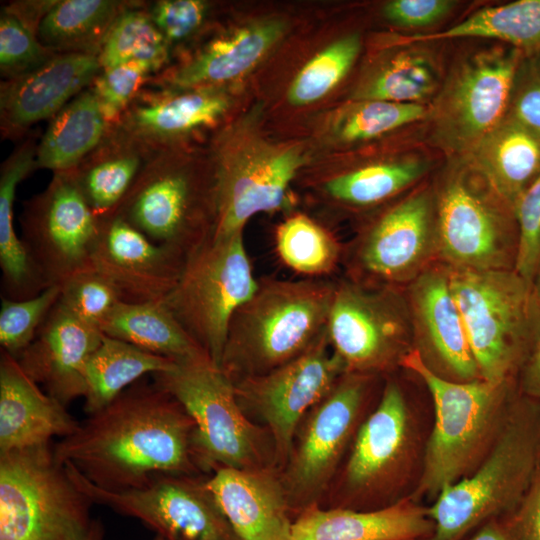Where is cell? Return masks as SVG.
<instances>
[{
	"label": "cell",
	"instance_id": "3",
	"mask_svg": "<svg viewBox=\"0 0 540 540\" xmlns=\"http://www.w3.org/2000/svg\"><path fill=\"white\" fill-rule=\"evenodd\" d=\"M540 468V410L533 402L513 407L478 468L442 490L427 514V540H463L486 522L510 515Z\"/></svg>",
	"mask_w": 540,
	"mask_h": 540
},
{
	"label": "cell",
	"instance_id": "25",
	"mask_svg": "<svg viewBox=\"0 0 540 540\" xmlns=\"http://www.w3.org/2000/svg\"><path fill=\"white\" fill-rule=\"evenodd\" d=\"M410 414L399 385L388 381L375 410L360 425L344 471L352 495H369L391 484L410 445Z\"/></svg>",
	"mask_w": 540,
	"mask_h": 540
},
{
	"label": "cell",
	"instance_id": "32",
	"mask_svg": "<svg viewBox=\"0 0 540 540\" xmlns=\"http://www.w3.org/2000/svg\"><path fill=\"white\" fill-rule=\"evenodd\" d=\"M109 128L101 106L88 87L52 119L37 144L36 168L70 172L101 143Z\"/></svg>",
	"mask_w": 540,
	"mask_h": 540
},
{
	"label": "cell",
	"instance_id": "38",
	"mask_svg": "<svg viewBox=\"0 0 540 540\" xmlns=\"http://www.w3.org/2000/svg\"><path fill=\"white\" fill-rule=\"evenodd\" d=\"M275 247L287 267L307 278H328L342 262L343 247L337 239L302 213L278 225Z\"/></svg>",
	"mask_w": 540,
	"mask_h": 540
},
{
	"label": "cell",
	"instance_id": "7",
	"mask_svg": "<svg viewBox=\"0 0 540 540\" xmlns=\"http://www.w3.org/2000/svg\"><path fill=\"white\" fill-rule=\"evenodd\" d=\"M195 424L194 446L204 471L220 467H268L262 430L241 408L233 382L208 356L176 361L175 366L152 375Z\"/></svg>",
	"mask_w": 540,
	"mask_h": 540
},
{
	"label": "cell",
	"instance_id": "43",
	"mask_svg": "<svg viewBox=\"0 0 540 540\" xmlns=\"http://www.w3.org/2000/svg\"><path fill=\"white\" fill-rule=\"evenodd\" d=\"M60 286L52 285L24 300L1 298L0 344L17 358L33 341L38 330L58 302Z\"/></svg>",
	"mask_w": 540,
	"mask_h": 540
},
{
	"label": "cell",
	"instance_id": "17",
	"mask_svg": "<svg viewBox=\"0 0 540 540\" xmlns=\"http://www.w3.org/2000/svg\"><path fill=\"white\" fill-rule=\"evenodd\" d=\"M437 255L447 267L469 270L514 269L518 248L516 219L463 178H453L436 204Z\"/></svg>",
	"mask_w": 540,
	"mask_h": 540
},
{
	"label": "cell",
	"instance_id": "29",
	"mask_svg": "<svg viewBox=\"0 0 540 540\" xmlns=\"http://www.w3.org/2000/svg\"><path fill=\"white\" fill-rule=\"evenodd\" d=\"M155 153L112 125L101 143L70 172L93 212L104 219L116 213Z\"/></svg>",
	"mask_w": 540,
	"mask_h": 540
},
{
	"label": "cell",
	"instance_id": "16",
	"mask_svg": "<svg viewBox=\"0 0 540 540\" xmlns=\"http://www.w3.org/2000/svg\"><path fill=\"white\" fill-rule=\"evenodd\" d=\"M434 254L436 207L426 192H419L389 209L343 249L342 262L350 280L396 287L413 281Z\"/></svg>",
	"mask_w": 540,
	"mask_h": 540
},
{
	"label": "cell",
	"instance_id": "9",
	"mask_svg": "<svg viewBox=\"0 0 540 540\" xmlns=\"http://www.w3.org/2000/svg\"><path fill=\"white\" fill-rule=\"evenodd\" d=\"M211 158L216 204L213 236L243 232L252 216L284 207L290 184L306 162L300 145L274 144L239 125L217 138Z\"/></svg>",
	"mask_w": 540,
	"mask_h": 540
},
{
	"label": "cell",
	"instance_id": "49",
	"mask_svg": "<svg viewBox=\"0 0 540 540\" xmlns=\"http://www.w3.org/2000/svg\"><path fill=\"white\" fill-rule=\"evenodd\" d=\"M523 76L509 119L540 138V56L533 59Z\"/></svg>",
	"mask_w": 540,
	"mask_h": 540
},
{
	"label": "cell",
	"instance_id": "20",
	"mask_svg": "<svg viewBox=\"0 0 540 540\" xmlns=\"http://www.w3.org/2000/svg\"><path fill=\"white\" fill-rule=\"evenodd\" d=\"M407 302L413 337L425 363L453 381L481 379L460 311L453 297L448 270L426 268L410 282Z\"/></svg>",
	"mask_w": 540,
	"mask_h": 540
},
{
	"label": "cell",
	"instance_id": "30",
	"mask_svg": "<svg viewBox=\"0 0 540 540\" xmlns=\"http://www.w3.org/2000/svg\"><path fill=\"white\" fill-rule=\"evenodd\" d=\"M37 144L22 142L3 162L0 171V267L3 297L24 300L47 287L15 231L13 207L16 188L36 168Z\"/></svg>",
	"mask_w": 540,
	"mask_h": 540
},
{
	"label": "cell",
	"instance_id": "6",
	"mask_svg": "<svg viewBox=\"0 0 540 540\" xmlns=\"http://www.w3.org/2000/svg\"><path fill=\"white\" fill-rule=\"evenodd\" d=\"M92 504L50 444L0 454V540H81Z\"/></svg>",
	"mask_w": 540,
	"mask_h": 540
},
{
	"label": "cell",
	"instance_id": "2",
	"mask_svg": "<svg viewBox=\"0 0 540 540\" xmlns=\"http://www.w3.org/2000/svg\"><path fill=\"white\" fill-rule=\"evenodd\" d=\"M335 286L329 278L258 279L229 324L220 368L233 384L309 350L326 333Z\"/></svg>",
	"mask_w": 540,
	"mask_h": 540
},
{
	"label": "cell",
	"instance_id": "50",
	"mask_svg": "<svg viewBox=\"0 0 540 540\" xmlns=\"http://www.w3.org/2000/svg\"><path fill=\"white\" fill-rule=\"evenodd\" d=\"M449 0H393L383 9L391 23L402 27H422L443 18L453 7Z\"/></svg>",
	"mask_w": 540,
	"mask_h": 540
},
{
	"label": "cell",
	"instance_id": "18",
	"mask_svg": "<svg viewBox=\"0 0 540 540\" xmlns=\"http://www.w3.org/2000/svg\"><path fill=\"white\" fill-rule=\"evenodd\" d=\"M518 68L517 50H492L457 70L436 113L437 132L449 148L474 151L502 123Z\"/></svg>",
	"mask_w": 540,
	"mask_h": 540
},
{
	"label": "cell",
	"instance_id": "51",
	"mask_svg": "<svg viewBox=\"0 0 540 540\" xmlns=\"http://www.w3.org/2000/svg\"><path fill=\"white\" fill-rule=\"evenodd\" d=\"M507 520L514 540H540V468L528 492Z\"/></svg>",
	"mask_w": 540,
	"mask_h": 540
},
{
	"label": "cell",
	"instance_id": "47",
	"mask_svg": "<svg viewBox=\"0 0 540 540\" xmlns=\"http://www.w3.org/2000/svg\"><path fill=\"white\" fill-rule=\"evenodd\" d=\"M518 248L514 270L532 283L540 268V173L514 207Z\"/></svg>",
	"mask_w": 540,
	"mask_h": 540
},
{
	"label": "cell",
	"instance_id": "26",
	"mask_svg": "<svg viewBox=\"0 0 540 540\" xmlns=\"http://www.w3.org/2000/svg\"><path fill=\"white\" fill-rule=\"evenodd\" d=\"M206 486L241 540H292L291 509L281 476L271 466L220 467Z\"/></svg>",
	"mask_w": 540,
	"mask_h": 540
},
{
	"label": "cell",
	"instance_id": "19",
	"mask_svg": "<svg viewBox=\"0 0 540 540\" xmlns=\"http://www.w3.org/2000/svg\"><path fill=\"white\" fill-rule=\"evenodd\" d=\"M92 268L128 303L165 300L181 274L185 256L157 244L118 215L100 219Z\"/></svg>",
	"mask_w": 540,
	"mask_h": 540
},
{
	"label": "cell",
	"instance_id": "21",
	"mask_svg": "<svg viewBox=\"0 0 540 540\" xmlns=\"http://www.w3.org/2000/svg\"><path fill=\"white\" fill-rule=\"evenodd\" d=\"M230 106L224 87L170 89L148 83L115 125L152 151L162 152L174 150L194 132L214 127Z\"/></svg>",
	"mask_w": 540,
	"mask_h": 540
},
{
	"label": "cell",
	"instance_id": "10",
	"mask_svg": "<svg viewBox=\"0 0 540 540\" xmlns=\"http://www.w3.org/2000/svg\"><path fill=\"white\" fill-rule=\"evenodd\" d=\"M173 156V150L155 153L114 215L186 257L214 234V167L198 177Z\"/></svg>",
	"mask_w": 540,
	"mask_h": 540
},
{
	"label": "cell",
	"instance_id": "8",
	"mask_svg": "<svg viewBox=\"0 0 540 540\" xmlns=\"http://www.w3.org/2000/svg\"><path fill=\"white\" fill-rule=\"evenodd\" d=\"M243 232L212 236L189 253L164 303L220 367L235 311L257 288Z\"/></svg>",
	"mask_w": 540,
	"mask_h": 540
},
{
	"label": "cell",
	"instance_id": "13",
	"mask_svg": "<svg viewBox=\"0 0 540 540\" xmlns=\"http://www.w3.org/2000/svg\"><path fill=\"white\" fill-rule=\"evenodd\" d=\"M63 465L93 503L139 519L166 540H241L206 479L198 475H161L142 488L109 491L91 483L70 463Z\"/></svg>",
	"mask_w": 540,
	"mask_h": 540
},
{
	"label": "cell",
	"instance_id": "35",
	"mask_svg": "<svg viewBox=\"0 0 540 540\" xmlns=\"http://www.w3.org/2000/svg\"><path fill=\"white\" fill-rule=\"evenodd\" d=\"M128 4L115 0H57L36 36L54 53L98 55L113 22Z\"/></svg>",
	"mask_w": 540,
	"mask_h": 540
},
{
	"label": "cell",
	"instance_id": "48",
	"mask_svg": "<svg viewBox=\"0 0 540 540\" xmlns=\"http://www.w3.org/2000/svg\"><path fill=\"white\" fill-rule=\"evenodd\" d=\"M146 10L172 49L174 44L199 30L205 21L208 4L202 0H159Z\"/></svg>",
	"mask_w": 540,
	"mask_h": 540
},
{
	"label": "cell",
	"instance_id": "45",
	"mask_svg": "<svg viewBox=\"0 0 540 540\" xmlns=\"http://www.w3.org/2000/svg\"><path fill=\"white\" fill-rule=\"evenodd\" d=\"M55 54L38 40L36 33L2 6L0 13V71L6 79L27 73Z\"/></svg>",
	"mask_w": 540,
	"mask_h": 540
},
{
	"label": "cell",
	"instance_id": "46",
	"mask_svg": "<svg viewBox=\"0 0 540 540\" xmlns=\"http://www.w3.org/2000/svg\"><path fill=\"white\" fill-rule=\"evenodd\" d=\"M58 302L83 321L97 325L121 301L113 285L91 268L60 286Z\"/></svg>",
	"mask_w": 540,
	"mask_h": 540
},
{
	"label": "cell",
	"instance_id": "23",
	"mask_svg": "<svg viewBox=\"0 0 540 540\" xmlns=\"http://www.w3.org/2000/svg\"><path fill=\"white\" fill-rule=\"evenodd\" d=\"M103 336L97 325L81 320L57 302L33 341L15 359L32 381L66 407L84 397L85 365Z\"/></svg>",
	"mask_w": 540,
	"mask_h": 540
},
{
	"label": "cell",
	"instance_id": "4",
	"mask_svg": "<svg viewBox=\"0 0 540 540\" xmlns=\"http://www.w3.org/2000/svg\"><path fill=\"white\" fill-rule=\"evenodd\" d=\"M447 270L480 378L508 384L540 329L533 284L514 269Z\"/></svg>",
	"mask_w": 540,
	"mask_h": 540
},
{
	"label": "cell",
	"instance_id": "57",
	"mask_svg": "<svg viewBox=\"0 0 540 540\" xmlns=\"http://www.w3.org/2000/svg\"><path fill=\"white\" fill-rule=\"evenodd\" d=\"M153 540H166V539H164L163 537H161L159 535H156Z\"/></svg>",
	"mask_w": 540,
	"mask_h": 540
},
{
	"label": "cell",
	"instance_id": "28",
	"mask_svg": "<svg viewBox=\"0 0 540 540\" xmlns=\"http://www.w3.org/2000/svg\"><path fill=\"white\" fill-rule=\"evenodd\" d=\"M433 529L427 508L412 497L372 510L316 504L296 515L292 540H427Z\"/></svg>",
	"mask_w": 540,
	"mask_h": 540
},
{
	"label": "cell",
	"instance_id": "15",
	"mask_svg": "<svg viewBox=\"0 0 540 540\" xmlns=\"http://www.w3.org/2000/svg\"><path fill=\"white\" fill-rule=\"evenodd\" d=\"M345 373V366L331 348L326 331L296 359L234 384L243 411L254 413L266 424L275 466L284 468L302 419Z\"/></svg>",
	"mask_w": 540,
	"mask_h": 540
},
{
	"label": "cell",
	"instance_id": "54",
	"mask_svg": "<svg viewBox=\"0 0 540 540\" xmlns=\"http://www.w3.org/2000/svg\"><path fill=\"white\" fill-rule=\"evenodd\" d=\"M468 540H514V538L505 516L486 522Z\"/></svg>",
	"mask_w": 540,
	"mask_h": 540
},
{
	"label": "cell",
	"instance_id": "11",
	"mask_svg": "<svg viewBox=\"0 0 540 540\" xmlns=\"http://www.w3.org/2000/svg\"><path fill=\"white\" fill-rule=\"evenodd\" d=\"M326 331L348 373L372 375L390 369L412 349L409 305L392 286L336 280Z\"/></svg>",
	"mask_w": 540,
	"mask_h": 540
},
{
	"label": "cell",
	"instance_id": "44",
	"mask_svg": "<svg viewBox=\"0 0 540 540\" xmlns=\"http://www.w3.org/2000/svg\"><path fill=\"white\" fill-rule=\"evenodd\" d=\"M157 73V67L141 61L101 69L89 88L96 96L109 126L119 121L141 89Z\"/></svg>",
	"mask_w": 540,
	"mask_h": 540
},
{
	"label": "cell",
	"instance_id": "22",
	"mask_svg": "<svg viewBox=\"0 0 540 540\" xmlns=\"http://www.w3.org/2000/svg\"><path fill=\"white\" fill-rule=\"evenodd\" d=\"M100 71L95 54L57 53L39 67L2 81L1 134L18 138L33 124L52 119L88 88Z\"/></svg>",
	"mask_w": 540,
	"mask_h": 540
},
{
	"label": "cell",
	"instance_id": "31",
	"mask_svg": "<svg viewBox=\"0 0 540 540\" xmlns=\"http://www.w3.org/2000/svg\"><path fill=\"white\" fill-rule=\"evenodd\" d=\"M473 152L479 172L514 212L518 199L540 173V138L507 119Z\"/></svg>",
	"mask_w": 540,
	"mask_h": 540
},
{
	"label": "cell",
	"instance_id": "33",
	"mask_svg": "<svg viewBox=\"0 0 540 540\" xmlns=\"http://www.w3.org/2000/svg\"><path fill=\"white\" fill-rule=\"evenodd\" d=\"M99 328L106 336L174 361L208 356L181 326L164 300L120 301L100 322Z\"/></svg>",
	"mask_w": 540,
	"mask_h": 540
},
{
	"label": "cell",
	"instance_id": "53",
	"mask_svg": "<svg viewBox=\"0 0 540 540\" xmlns=\"http://www.w3.org/2000/svg\"><path fill=\"white\" fill-rule=\"evenodd\" d=\"M55 3L54 0L17 1L5 7L36 33L40 22Z\"/></svg>",
	"mask_w": 540,
	"mask_h": 540
},
{
	"label": "cell",
	"instance_id": "40",
	"mask_svg": "<svg viewBox=\"0 0 540 540\" xmlns=\"http://www.w3.org/2000/svg\"><path fill=\"white\" fill-rule=\"evenodd\" d=\"M436 87L437 76L431 62L421 54L403 53L361 85L355 98L359 101L419 104Z\"/></svg>",
	"mask_w": 540,
	"mask_h": 540
},
{
	"label": "cell",
	"instance_id": "39",
	"mask_svg": "<svg viewBox=\"0 0 540 540\" xmlns=\"http://www.w3.org/2000/svg\"><path fill=\"white\" fill-rule=\"evenodd\" d=\"M417 161H398L367 165L326 179L323 193L344 205H376L410 186L424 173Z\"/></svg>",
	"mask_w": 540,
	"mask_h": 540
},
{
	"label": "cell",
	"instance_id": "12",
	"mask_svg": "<svg viewBox=\"0 0 540 540\" xmlns=\"http://www.w3.org/2000/svg\"><path fill=\"white\" fill-rule=\"evenodd\" d=\"M22 241L47 286L63 285L92 268L101 220L72 172L54 173L44 191L24 205Z\"/></svg>",
	"mask_w": 540,
	"mask_h": 540
},
{
	"label": "cell",
	"instance_id": "41",
	"mask_svg": "<svg viewBox=\"0 0 540 540\" xmlns=\"http://www.w3.org/2000/svg\"><path fill=\"white\" fill-rule=\"evenodd\" d=\"M360 48V36L350 34L321 50L292 81L287 92L288 101L294 106H302L327 95L350 70Z\"/></svg>",
	"mask_w": 540,
	"mask_h": 540
},
{
	"label": "cell",
	"instance_id": "36",
	"mask_svg": "<svg viewBox=\"0 0 540 540\" xmlns=\"http://www.w3.org/2000/svg\"><path fill=\"white\" fill-rule=\"evenodd\" d=\"M481 37L540 51V0H518L481 9L445 31L416 34L413 41Z\"/></svg>",
	"mask_w": 540,
	"mask_h": 540
},
{
	"label": "cell",
	"instance_id": "5",
	"mask_svg": "<svg viewBox=\"0 0 540 540\" xmlns=\"http://www.w3.org/2000/svg\"><path fill=\"white\" fill-rule=\"evenodd\" d=\"M400 366L416 374L434 404V426L428 439L415 496L433 500L466 476L486 451L503 415L507 384L483 379L453 381L432 370L412 348Z\"/></svg>",
	"mask_w": 540,
	"mask_h": 540
},
{
	"label": "cell",
	"instance_id": "55",
	"mask_svg": "<svg viewBox=\"0 0 540 540\" xmlns=\"http://www.w3.org/2000/svg\"><path fill=\"white\" fill-rule=\"evenodd\" d=\"M104 527L100 520H92L91 526L86 535L81 540H103Z\"/></svg>",
	"mask_w": 540,
	"mask_h": 540
},
{
	"label": "cell",
	"instance_id": "56",
	"mask_svg": "<svg viewBox=\"0 0 540 540\" xmlns=\"http://www.w3.org/2000/svg\"><path fill=\"white\" fill-rule=\"evenodd\" d=\"M533 287H534V290H535V293L538 297V299L540 300V268L537 272V275L534 279V282H533Z\"/></svg>",
	"mask_w": 540,
	"mask_h": 540
},
{
	"label": "cell",
	"instance_id": "42",
	"mask_svg": "<svg viewBox=\"0 0 540 540\" xmlns=\"http://www.w3.org/2000/svg\"><path fill=\"white\" fill-rule=\"evenodd\" d=\"M425 112L421 104L360 101L340 115L334 131L344 142L369 140L418 121Z\"/></svg>",
	"mask_w": 540,
	"mask_h": 540
},
{
	"label": "cell",
	"instance_id": "37",
	"mask_svg": "<svg viewBox=\"0 0 540 540\" xmlns=\"http://www.w3.org/2000/svg\"><path fill=\"white\" fill-rule=\"evenodd\" d=\"M171 50L145 5L128 2L108 30L97 57L101 69L141 61L160 72L169 65Z\"/></svg>",
	"mask_w": 540,
	"mask_h": 540
},
{
	"label": "cell",
	"instance_id": "52",
	"mask_svg": "<svg viewBox=\"0 0 540 540\" xmlns=\"http://www.w3.org/2000/svg\"><path fill=\"white\" fill-rule=\"evenodd\" d=\"M519 373L522 391L540 402V329Z\"/></svg>",
	"mask_w": 540,
	"mask_h": 540
},
{
	"label": "cell",
	"instance_id": "24",
	"mask_svg": "<svg viewBox=\"0 0 540 540\" xmlns=\"http://www.w3.org/2000/svg\"><path fill=\"white\" fill-rule=\"evenodd\" d=\"M285 30V21L274 17L218 34L179 64L165 67L148 83L170 89L224 87L255 67Z\"/></svg>",
	"mask_w": 540,
	"mask_h": 540
},
{
	"label": "cell",
	"instance_id": "34",
	"mask_svg": "<svg viewBox=\"0 0 540 540\" xmlns=\"http://www.w3.org/2000/svg\"><path fill=\"white\" fill-rule=\"evenodd\" d=\"M175 364L172 359L104 335L85 365V413L101 410L142 376L168 371Z\"/></svg>",
	"mask_w": 540,
	"mask_h": 540
},
{
	"label": "cell",
	"instance_id": "27",
	"mask_svg": "<svg viewBox=\"0 0 540 540\" xmlns=\"http://www.w3.org/2000/svg\"><path fill=\"white\" fill-rule=\"evenodd\" d=\"M66 407L43 392L5 351L0 358V454L49 444L79 427Z\"/></svg>",
	"mask_w": 540,
	"mask_h": 540
},
{
	"label": "cell",
	"instance_id": "1",
	"mask_svg": "<svg viewBox=\"0 0 540 540\" xmlns=\"http://www.w3.org/2000/svg\"><path fill=\"white\" fill-rule=\"evenodd\" d=\"M194 430L169 392L154 381H137L52 450L59 463H70L94 485L125 491L161 475L197 476L202 468Z\"/></svg>",
	"mask_w": 540,
	"mask_h": 540
},
{
	"label": "cell",
	"instance_id": "14",
	"mask_svg": "<svg viewBox=\"0 0 540 540\" xmlns=\"http://www.w3.org/2000/svg\"><path fill=\"white\" fill-rule=\"evenodd\" d=\"M369 378L346 372L302 419L280 475L291 512L319 505L356 429Z\"/></svg>",
	"mask_w": 540,
	"mask_h": 540
}]
</instances>
